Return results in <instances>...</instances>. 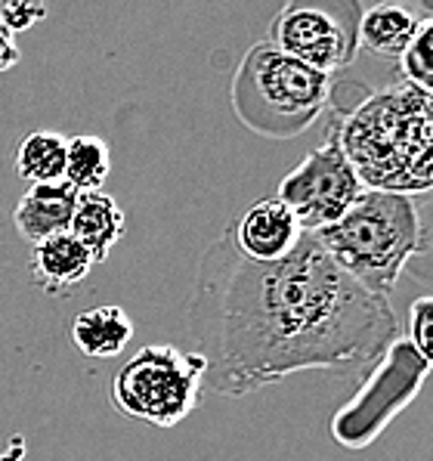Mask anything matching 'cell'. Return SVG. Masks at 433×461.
Returning <instances> with one entry per match:
<instances>
[{"instance_id": "4fadbf2b", "label": "cell", "mask_w": 433, "mask_h": 461, "mask_svg": "<svg viewBox=\"0 0 433 461\" xmlns=\"http://www.w3.org/2000/svg\"><path fill=\"white\" fill-rule=\"evenodd\" d=\"M421 19L400 4H374L359 16L356 41L362 50L381 59H400L418 32Z\"/></svg>"}, {"instance_id": "5b68a950", "label": "cell", "mask_w": 433, "mask_h": 461, "mask_svg": "<svg viewBox=\"0 0 433 461\" xmlns=\"http://www.w3.org/2000/svg\"><path fill=\"white\" fill-rule=\"evenodd\" d=\"M204 359L174 344H146L112 378V402L121 415L152 428L186 421L202 400Z\"/></svg>"}, {"instance_id": "44dd1931", "label": "cell", "mask_w": 433, "mask_h": 461, "mask_svg": "<svg viewBox=\"0 0 433 461\" xmlns=\"http://www.w3.org/2000/svg\"><path fill=\"white\" fill-rule=\"evenodd\" d=\"M19 456H23V452H16V456H6V452H0V461H16Z\"/></svg>"}, {"instance_id": "7a4b0ae2", "label": "cell", "mask_w": 433, "mask_h": 461, "mask_svg": "<svg viewBox=\"0 0 433 461\" xmlns=\"http://www.w3.org/2000/svg\"><path fill=\"white\" fill-rule=\"evenodd\" d=\"M362 189L374 193H430L433 189V96L396 84L335 127Z\"/></svg>"}, {"instance_id": "e0dca14e", "label": "cell", "mask_w": 433, "mask_h": 461, "mask_svg": "<svg viewBox=\"0 0 433 461\" xmlns=\"http://www.w3.org/2000/svg\"><path fill=\"white\" fill-rule=\"evenodd\" d=\"M402 84L433 96V16L418 23V32L400 56Z\"/></svg>"}, {"instance_id": "2e32d148", "label": "cell", "mask_w": 433, "mask_h": 461, "mask_svg": "<svg viewBox=\"0 0 433 461\" xmlns=\"http://www.w3.org/2000/svg\"><path fill=\"white\" fill-rule=\"evenodd\" d=\"M112 174V155L109 143L99 137H72L66 149V176L62 180L75 189V193H103V183Z\"/></svg>"}, {"instance_id": "9a60e30c", "label": "cell", "mask_w": 433, "mask_h": 461, "mask_svg": "<svg viewBox=\"0 0 433 461\" xmlns=\"http://www.w3.org/2000/svg\"><path fill=\"white\" fill-rule=\"evenodd\" d=\"M66 149L68 140L56 131H34L16 149V174L32 186L62 183L66 176Z\"/></svg>"}, {"instance_id": "8992f818", "label": "cell", "mask_w": 433, "mask_h": 461, "mask_svg": "<svg viewBox=\"0 0 433 461\" xmlns=\"http://www.w3.org/2000/svg\"><path fill=\"white\" fill-rule=\"evenodd\" d=\"M428 375L430 368L415 353V347L406 338H396L384 357L372 366L356 396L331 415L329 434L335 437V443L353 452L372 446L390 428V421L415 402Z\"/></svg>"}, {"instance_id": "3957f363", "label": "cell", "mask_w": 433, "mask_h": 461, "mask_svg": "<svg viewBox=\"0 0 433 461\" xmlns=\"http://www.w3.org/2000/svg\"><path fill=\"white\" fill-rule=\"evenodd\" d=\"M316 242L356 285L390 297L400 273L424 248V226L411 195L362 189L338 223L316 232Z\"/></svg>"}, {"instance_id": "30bf717a", "label": "cell", "mask_w": 433, "mask_h": 461, "mask_svg": "<svg viewBox=\"0 0 433 461\" xmlns=\"http://www.w3.org/2000/svg\"><path fill=\"white\" fill-rule=\"evenodd\" d=\"M77 195L66 180L44 183V186H28L13 211V226L28 245H41L53 236H62L72 226V214Z\"/></svg>"}, {"instance_id": "277c9868", "label": "cell", "mask_w": 433, "mask_h": 461, "mask_svg": "<svg viewBox=\"0 0 433 461\" xmlns=\"http://www.w3.org/2000/svg\"><path fill=\"white\" fill-rule=\"evenodd\" d=\"M331 77L297 62L273 44H257L241 59L232 105L251 131L266 137H294L325 109Z\"/></svg>"}, {"instance_id": "d6986e66", "label": "cell", "mask_w": 433, "mask_h": 461, "mask_svg": "<svg viewBox=\"0 0 433 461\" xmlns=\"http://www.w3.org/2000/svg\"><path fill=\"white\" fill-rule=\"evenodd\" d=\"M47 19V6L44 4H23V0H13V4H0V25L16 38L19 32H28Z\"/></svg>"}, {"instance_id": "5bb4252c", "label": "cell", "mask_w": 433, "mask_h": 461, "mask_svg": "<svg viewBox=\"0 0 433 461\" xmlns=\"http://www.w3.org/2000/svg\"><path fill=\"white\" fill-rule=\"evenodd\" d=\"M131 338H133V319L127 316V310L115 307V303L84 310L72 322L75 347L84 357H94V359H109L124 353Z\"/></svg>"}, {"instance_id": "7c38bea8", "label": "cell", "mask_w": 433, "mask_h": 461, "mask_svg": "<svg viewBox=\"0 0 433 461\" xmlns=\"http://www.w3.org/2000/svg\"><path fill=\"white\" fill-rule=\"evenodd\" d=\"M127 230V217L109 193H84L77 195L72 226L68 232L90 251L94 264H103L109 251Z\"/></svg>"}, {"instance_id": "6da1fadb", "label": "cell", "mask_w": 433, "mask_h": 461, "mask_svg": "<svg viewBox=\"0 0 433 461\" xmlns=\"http://www.w3.org/2000/svg\"><path fill=\"white\" fill-rule=\"evenodd\" d=\"M204 384L248 396L294 372H365L396 340L390 297L350 279L316 236L273 264L241 258L232 232L204 251L189 303Z\"/></svg>"}, {"instance_id": "9c48e42d", "label": "cell", "mask_w": 433, "mask_h": 461, "mask_svg": "<svg viewBox=\"0 0 433 461\" xmlns=\"http://www.w3.org/2000/svg\"><path fill=\"white\" fill-rule=\"evenodd\" d=\"M301 239V223L279 198H264V202L251 204L232 232L239 254L254 264H273V260L288 258Z\"/></svg>"}, {"instance_id": "8fae6325", "label": "cell", "mask_w": 433, "mask_h": 461, "mask_svg": "<svg viewBox=\"0 0 433 461\" xmlns=\"http://www.w3.org/2000/svg\"><path fill=\"white\" fill-rule=\"evenodd\" d=\"M94 258L72 232H62L32 248V282L44 294H66L94 269Z\"/></svg>"}, {"instance_id": "ac0fdd59", "label": "cell", "mask_w": 433, "mask_h": 461, "mask_svg": "<svg viewBox=\"0 0 433 461\" xmlns=\"http://www.w3.org/2000/svg\"><path fill=\"white\" fill-rule=\"evenodd\" d=\"M409 344L433 368V294L418 297L409 307Z\"/></svg>"}, {"instance_id": "ba28073f", "label": "cell", "mask_w": 433, "mask_h": 461, "mask_svg": "<svg viewBox=\"0 0 433 461\" xmlns=\"http://www.w3.org/2000/svg\"><path fill=\"white\" fill-rule=\"evenodd\" d=\"M356 25L353 6L288 4L275 16L269 44L331 77L356 56Z\"/></svg>"}, {"instance_id": "52a82bcc", "label": "cell", "mask_w": 433, "mask_h": 461, "mask_svg": "<svg viewBox=\"0 0 433 461\" xmlns=\"http://www.w3.org/2000/svg\"><path fill=\"white\" fill-rule=\"evenodd\" d=\"M359 195L362 183L356 170L347 161L338 133L331 131L322 146L282 176L275 198L294 214L303 232L316 236L319 230L338 223Z\"/></svg>"}, {"instance_id": "ffe728a7", "label": "cell", "mask_w": 433, "mask_h": 461, "mask_svg": "<svg viewBox=\"0 0 433 461\" xmlns=\"http://www.w3.org/2000/svg\"><path fill=\"white\" fill-rule=\"evenodd\" d=\"M19 59H23V53H19L16 38L0 25V75L10 72L13 66H19Z\"/></svg>"}]
</instances>
